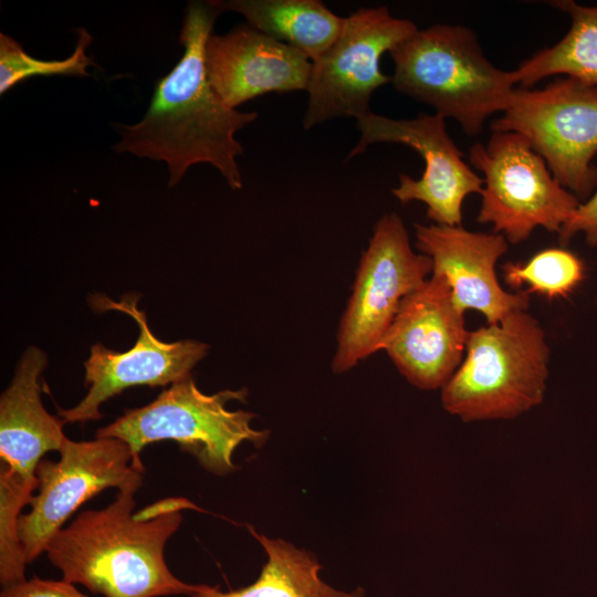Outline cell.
Segmentation results:
<instances>
[{
    "label": "cell",
    "instance_id": "1",
    "mask_svg": "<svg viewBox=\"0 0 597 597\" xmlns=\"http://www.w3.org/2000/svg\"><path fill=\"white\" fill-rule=\"evenodd\" d=\"M222 12L217 1L188 3L179 35L182 56L155 83L139 122L113 124L121 140L112 149L165 161L169 187L176 186L189 167L209 164L233 190L242 188L237 158L243 147L235 133L254 122L258 113L228 106L208 81L205 49Z\"/></svg>",
    "mask_w": 597,
    "mask_h": 597
},
{
    "label": "cell",
    "instance_id": "2",
    "mask_svg": "<svg viewBox=\"0 0 597 597\" xmlns=\"http://www.w3.org/2000/svg\"><path fill=\"white\" fill-rule=\"evenodd\" d=\"M143 483L117 490L103 509L82 511L50 541L45 554L64 580L105 597L191 595L200 585L177 578L165 546L182 523L185 499H170L134 513Z\"/></svg>",
    "mask_w": 597,
    "mask_h": 597
},
{
    "label": "cell",
    "instance_id": "3",
    "mask_svg": "<svg viewBox=\"0 0 597 597\" xmlns=\"http://www.w3.org/2000/svg\"><path fill=\"white\" fill-rule=\"evenodd\" d=\"M389 54L395 90L454 119L469 136L480 134L491 115L503 113L516 88L512 71L493 65L464 25L418 29Z\"/></svg>",
    "mask_w": 597,
    "mask_h": 597
},
{
    "label": "cell",
    "instance_id": "4",
    "mask_svg": "<svg viewBox=\"0 0 597 597\" xmlns=\"http://www.w3.org/2000/svg\"><path fill=\"white\" fill-rule=\"evenodd\" d=\"M548 363L538 321L511 312L469 332L465 356L441 389L442 406L464 422L515 418L543 401Z\"/></svg>",
    "mask_w": 597,
    "mask_h": 597
},
{
    "label": "cell",
    "instance_id": "5",
    "mask_svg": "<svg viewBox=\"0 0 597 597\" xmlns=\"http://www.w3.org/2000/svg\"><path fill=\"white\" fill-rule=\"evenodd\" d=\"M248 389H224L208 395L191 377L170 385L150 404L126 410L114 422L100 428L97 438H116L130 449L133 465L144 471L142 450L158 441L171 440L191 454L207 471L226 475L235 470L232 455L244 441L260 448L268 430L251 427L254 413L229 410L232 400L245 401Z\"/></svg>",
    "mask_w": 597,
    "mask_h": 597
},
{
    "label": "cell",
    "instance_id": "6",
    "mask_svg": "<svg viewBox=\"0 0 597 597\" xmlns=\"http://www.w3.org/2000/svg\"><path fill=\"white\" fill-rule=\"evenodd\" d=\"M469 161L483 175L476 221L492 224L509 243L525 241L540 227L559 233L582 203L517 133L492 130L486 144L472 145Z\"/></svg>",
    "mask_w": 597,
    "mask_h": 597
},
{
    "label": "cell",
    "instance_id": "7",
    "mask_svg": "<svg viewBox=\"0 0 597 597\" xmlns=\"http://www.w3.org/2000/svg\"><path fill=\"white\" fill-rule=\"evenodd\" d=\"M492 130L522 135L554 178L579 200L597 188V86L558 77L543 88L516 87Z\"/></svg>",
    "mask_w": 597,
    "mask_h": 597
},
{
    "label": "cell",
    "instance_id": "8",
    "mask_svg": "<svg viewBox=\"0 0 597 597\" xmlns=\"http://www.w3.org/2000/svg\"><path fill=\"white\" fill-rule=\"evenodd\" d=\"M430 273L431 259L412 250L401 217L384 214L362 254L341 318L332 360L334 373H345L380 350L401 301L420 287Z\"/></svg>",
    "mask_w": 597,
    "mask_h": 597
},
{
    "label": "cell",
    "instance_id": "9",
    "mask_svg": "<svg viewBox=\"0 0 597 597\" xmlns=\"http://www.w3.org/2000/svg\"><path fill=\"white\" fill-rule=\"evenodd\" d=\"M417 30L412 21L394 17L387 7L362 8L346 17L336 41L312 62L303 127L369 114L374 92L391 83V76L380 70L381 56Z\"/></svg>",
    "mask_w": 597,
    "mask_h": 597
},
{
    "label": "cell",
    "instance_id": "10",
    "mask_svg": "<svg viewBox=\"0 0 597 597\" xmlns=\"http://www.w3.org/2000/svg\"><path fill=\"white\" fill-rule=\"evenodd\" d=\"M60 459H42L30 511L19 520V537L27 564L42 553L70 516L105 489L143 483L144 471L133 465L129 447L116 438L66 439Z\"/></svg>",
    "mask_w": 597,
    "mask_h": 597
},
{
    "label": "cell",
    "instance_id": "11",
    "mask_svg": "<svg viewBox=\"0 0 597 597\" xmlns=\"http://www.w3.org/2000/svg\"><path fill=\"white\" fill-rule=\"evenodd\" d=\"M358 143L348 158L376 143L402 144L417 150L425 160L419 179L399 175L392 195L402 203L420 201L434 224L455 227L462 223V205L471 193H480L483 178L465 163L463 153L447 132L446 119L421 113L410 119H395L373 112L357 119Z\"/></svg>",
    "mask_w": 597,
    "mask_h": 597
},
{
    "label": "cell",
    "instance_id": "12",
    "mask_svg": "<svg viewBox=\"0 0 597 597\" xmlns=\"http://www.w3.org/2000/svg\"><path fill=\"white\" fill-rule=\"evenodd\" d=\"M137 294L119 302L95 295L91 305L98 311L115 310L128 314L138 325L139 335L126 352L108 349L100 343L84 362L86 395L74 407L59 409L65 423H85L102 418L101 406L109 398L135 386L165 387L191 377L193 367L208 354L206 343L192 339L172 343L158 339L150 331L145 312L137 307Z\"/></svg>",
    "mask_w": 597,
    "mask_h": 597
},
{
    "label": "cell",
    "instance_id": "13",
    "mask_svg": "<svg viewBox=\"0 0 597 597\" xmlns=\"http://www.w3.org/2000/svg\"><path fill=\"white\" fill-rule=\"evenodd\" d=\"M46 365L43 350L29 347L0 397V525L6 528L18 525L36 491L43 455L59 452L67 439L65 422L42 404L40 378Z\"/></svg>",
    "mask_w": 597,
    "mask_h": 597
},
{
    "label": "cell",
    "instance_id": "14",
    "mask_svg": "<svg viewBox=\"0 0 597 597\" xmlns=\"http://www.w3.org/2000/svg\"><path fill=\"white\" fill-rule=\"evenodd\" d=\"M468 335L450 285L431 274L401 301L380 350L413 386L442 389L464 358Z\"/></svg>",
    "mask_w": 597,
    "mask_h": 597
},
{
    "label": "cell",
    "instance_id": "15",
    "mask_svg": "<svg viewBox=\"0 0 597 597\" xmlns=\"http://www.w3.org/2000/svg\"><path fill=\"white\" fill-rule=\"evenodd\" d=\"M416 248L432 261V273L442 275L453 300L465 312L474 310L495 324L514 311H526L525 291H505L496 276V262L509 242L498 233L474 232L462 226L416 224Z\"/></svg>",
    "mask_w": 597,
    "mask_h": 597
},
{
    "label": "cell",
    "instance_id": "16",
    "mask_svg": "<svg viewBox=\"0 0 597 597\" xmlns=\"http://www.w3.org/2000/svg\"><path fill=\"white\" fill-rule=\"evenodd\" d=\"M208 81L230 107L268 93L306 91L312 61L248 23L211 34L205 49Z\"/></svg>",
    "mask_w": 597,
    "mask_h": 597
},
{
    "label": "cell",
    "instance_id": "17",
    "mask_svg": "<svg viewBox=\"0 0 597 597\" xmlns=\"http://www.w3.org/2000/svg\"><path fill=\"white\" fill-rule=\"evenodd\" d=\"M221 10L234 11L247 23L283 42L312 62L322 56L338 38L345 18L318 0H227Z\"/></svg>",
    "mask_w": 597,
    "mask_h": 597
},
{
    "label": "cell",
    "instance_id": "18",
    "mask_svg": "<svg viewBox=\"0 0 597 597\" xmlns=\"http://www.w3.org/2000/svg\"><path fill=\"white\" fill-rule=\"evenodd\" d=\"M250 533L266 552L268 561L258 579L243 588L222 591L219 587L200 584L189 597H364L363 588L337 590L323 582L318 575L321 565L310 553L298 549L283 540H272Z\"/></svg>",
    "mask_w": 597,
    "mask_h": 597
},
{
    "label": "cell",
    "instance_id": "19",
    "mask_svg": "<svg viewBox=\"0 0 597 597\" xmlns=\"http://www.w3.org/2000/svg\"><path fill=\"white\" fill-rule=\"evenodd\" d=\"M547 3L569 17L570 28L556 44L537 51L512 71L515 84L531 88L547 76L565 75L597 86V4Z\"/></svg>",
    "mask_w": 597,
    "mask_h": 597
},
{
    "label": "cell",
    "instance_id": "20",
    "mask_svg": "<svg viewBox=\"0 0 597 597\" xmlns=\"http://www.w3.org/2000/svg\"><path fill=\"white\" fill-rule=\"evenodd\" d=\"M504 282L516 292L537 293L549 300L566 298L585 277L584 262L562 248L545 249L526 262L502 266Z\"/></svg>",
    "mask_w": 597,
    "mask_h": 597
},
{
    "label": "cell",
    "instance_id": "21",
    "mask_svg": "<svg viewBox=\"0 0 597 597\" xmlns=\"http://www.w3.org/2000/svg\"><path fill=\"white\" fill-rule=\"evenodd\" d=\"M92 42L88 31L81 28L76 46L70 56L63 60H41L29 55L14 39L0 33V95L34 76H90L87 67L96 65L86 55V49Z\"/></svg>",
    "mask_w": 597,
    "mask_h": 597
},
{
    "label": "cell",
    "instance_id": "22",
    "mask_svg": "<svg viewBox=\"0 0 597 597\" xmlns=\"http://www.w3.org/2000/svg\"><path fill=\"white\" fill-rule=\"evenodd\" d=\"M0 597H88L72 583L64 579L51 580L33 577L4 587Z\"/></svg>",
    "mask_w": 597,
    "mask_h": 597
},
{
    "label": "cell",
    "instance_id": "23",
    "mask_svg": "<svg viewBox=\"0 0 597 597\" xmlns=\"http://www.w3.org/2000/svg\"><path fill=\"white\" fill-rule=\"evenodd\" d=\"M578 233L585 235L588 245H597V189L562 228L558 233L561 244H567Z\"/></svg>",
    "mask_w": 597,
    "mask_h": 597
}]
</instances>
